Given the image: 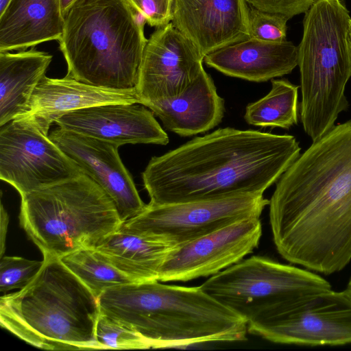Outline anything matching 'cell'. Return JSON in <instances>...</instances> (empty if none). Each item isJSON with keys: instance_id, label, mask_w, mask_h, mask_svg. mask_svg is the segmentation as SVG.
Instances as JSON below:
<instances>
[{"instance_id": "cell-1", "label": "cell", "mask_w": 351, "mask_h": 351, "mask_svg": "<svg viewBox=\"0 0 351 351\" xmlns=\"http://www.w3.org/2000/svg\"><path fill=\"white\" fill-rule=\"evenodd\" d=\"M278 253L326 275L351 261V120L335 125L277 181L269 202Z\"/></svg>"}, {"instance_id": "cell-2", "label": "cell", "mask_w": 351, "mask_h": 351, "mask_svg": "<svg viewBox=\"0 0 351 351\" xmlns=\"http://www.w3.org/2000/svg\"><path fill=\"white\" fill-rule=\"evenodd\" d=\"M300 151L292 135L219 128L152 157L142 178L152 204L263 195Z\"/></svg>"}, {"instance_id": "cell-3", "label": "cell", "mask_w": 351, "mask_h": 351, "mask_svg": "<svg viewBox=\"0 0 351 351\" xmlns=\"http://www.w3.org/2000/svg\"><path fill=\"white\" fill-rule=\"evenodd\" d=\"M100 312L136 330L151 348L246 339L247 322L199 287L125 284L106 289Z\"/></svg>"}, {"instance_id": "cell-4", "label": "cell", "mask_w": 351, "mask_h": 351, "mask_svg": "<svg viewBox=\"0 0 351 351\" xmlns=\"http://www.w3.org/2000/svg\"><path fill=\"white\" fill-rule=\"evenodd\" d=\"M98 300L59 257L43 265L25 287L2 295L3 328L30 345L49 350L100 349L95 330Z\"/></svg>"}, {"instance_id": "cell-5", "label": "cell", "mask_w": 351, "mask_h": 351, "mask_svg": "<svg viewBox=\"0 0 351 351\" xmlns=\"http://www.w3.org/2000/svg\"><path fill=\"white\" fill-rule=\"evenodd\" d=\"M145 23L125 0H78L58 40L66 75L99 87L136 88L147 43Z\"/></svg>"}, {"instance_id": "cell-6", "label": "cell", "mask_w": 351, "mask_h": 351, "mask_svg": "<svg viewBox=\"0 0 351 351\" xmlns=\"http://www.w3.org/2000/svg\"><path fill=\"white\" fill-rule=\"evenodd\" d=\"M351 17L341 0H315L303 19L298 47L305 133L316 141L335 125L349 103L345 92L351 77Z\"/></svg>"}, {"instance_id": "cell-7", "label": "cell", "mask_w": 351, "mask_h": 351, "mask_svg": "<svg viewBox=\"0 0 351 351\" xmlns=\"http://www.w3.org/2000/svg\"><path fill=\"white\" fill-rule=\"evenodd\" d=\"M21 197L20 223L43 255L95 249L123 223L110 197L84 173Z\"/></svg>"}, {"instance_id": "cell-8", "label": "cell", "mask_w": 351, "mask_h": 351, "mask_svg": "<svg viewBox=\"0 0 351 351\" xmlns=\"http://www.w3.org/2000/svg\"><path fill=\"white\" fill-rule=\"evenodd\" d=\"M200 287L247 324L283 315L332 290L327 280L307 269L261 256L241 260Z\"/></svg>"}, {"instance_id": "cell-9", "label": "cell", "mask_w": 351, "mask_h": 351, "mask_svg": "<svg viewBox=\"0 0 351 351\" xmlns=\"http://www.w3.org/2000/svg\"><path fill=\"white\" fill-rule=\"evenodd\" d=\"M269 200L263 195L152 204L149 203L121 228L140 236L184 244L235 222L260 218Z\"/></svg>"}, {"instance_id": "cell-10", "label": "cell", "mask_w": 351, "mask_h": 351, "mask_svg": "<svg viewBox=\"0 0 351 351\" xmlns=\"http://www.w3.org/2000/svg\"><path fill=\"white\" fill-rule=\"evenodd\" d=\"M84 173L30 117L0 126V178L23 197Z\"/></svg>"}, {"instance_id": "cell-11", "label": "cell", "mask_w": 351, "mask_h": 351, "mask_svg": "<svg viewBox=\"0 0 351 351\" xmlns=\"http://www.w3.org/2000/svg\"><path fill=\"white\" fill-rule=\"evenodd\" d=\"M247 331L276 343L351 344V296L330 290L283 315L247 323Z\"/></svg>"}, {"instance_id": "cell-12", "label": "cell", "mask_w": 351, "mask_h": 351, "mask_svg": "<svg viewBox=\"0 0 351 351\" xmlns=\"http://www.w3.org/2000/svg\"><path fill=\"white\" fill-rule=\"evenodd\" d=\"M261 235L259 218H250L178 245L164 261L158 281L186 282L213 276L252 252Z\"/></svg>"}, {"instance_id": "cell-13", "label": "cell", "mask_w": 351, "mask_h": 351, "mask_svg": "<svg viewBox=\"0 0 351 351\" xmlns=\"http://www.w3.org/2000/svg\"><path fill=\"white\" fill-rule=\"evenodd\" d=\"M204 56L171 22L151 35L144 49L136 92L143 104L173 98L204 69Z\"/></svg>"}, {"instance_id": "cell-14", "label": "cell", "mask_w": 351, "mask_h": 351, "mask_svg": "<svg viewBox=\"0 0 351 351\" xmlns=\"http://www.w3.org/2000/svg\"><path fill=\"white\" fill-rule=\"evenodd\" d=\"M49 138L110 197L124 223L146 205L119 156V146L58 128Z\"/></svg>"}, {"instance_id": "cell-15", "label": "cell", "mask_w": 351, "mask_h": 351, "mask_svg": "<svg viewBox=\"0 0 351 351\" xmlns=\"http://www.w3.org/2000/svg\"><path fill=\"white\" fill-rule=\"evenodd\" d=\"M153 112L138 103H112L68 112L55 123L59 128L106 141L125 144L166 145L169 136Z\"/></svg>"}, {"instance_id": "cell-16", "label": "cell", "mask_w": 351, "mask_h": 351, "mask_svg": "<svg viewBox=\"0 0 351 351\" xmlns=\"http://www.w3.org/2000/svg\"><path fill=\"white\" fill-rule=\"evenodd\" d=\"M246 0H173L171 23L206 55L250 38Z\"/></svg>"}, {"instance_id": "cell-17", "label": "cell", "mask_w": 351, "mask_h": 351, "mask_svg": "<svg viewBox=\"0 0 351 351\" xmlns=\"http://www.w3.org/2000/svg\"><path fill=\"white\" fill-rule=\"evenodd\" d=\"M112 103L140 104L141 99L136 88L119 90L99 87L68 75L62 78L45 75L33 91L27 112L23 116L32 117L49 134L53 123L68 112Z\"/></svg>"}, {"instance_id": "cell-18", "label": "cell", "mask_w": 351, "mask_h": 351, "mask_svg": "<svg viewBox=\"0 0 351 351\" xmlns=\"http://www.w3.org/2000/svg\"><path fill=\"white\" fill-rule=\"evenodd\" d=\"M204 62L226 75L263 82L291 73L298 66V47L287 40L248 38L206 55Z\"/></svg>"}, {"instance_id": "cell-19", "label": "cell", "mask_w": 351, "mask_h": 351, "mask_svg": "<svg viewBox=\"0 0 351 351\" xmlns=\"http://www.w3.org/2000/svg\"><path fill=\"white\" fill-rule=\"evenodd\" d=\"M151 110L168 130L181 136L206 132L218 125L225 112L224 100L212 77L202 71L178 96L143 104Z\"/></svg>"}, {"instance_id": "cell-20", "label": "cell", "mask_w": 351, "mask_h": 351, "mask_svg": "<svg viewBox=\"0 0 351 351\" xmlns=\"http://www.w3.org/2000/svg\"><path fill=\"white\" fill-rule=\"evenodd\" d=\"M64 23L60 0H10L0 12V52L58 40Z\"/></svg>"}, {"instance_id": "cell-21", "label": "cell", "mask_w": 351, "mask_h": 351, "mask_svg": "<svg viewBox=\"0 0 351 351\" xmlns=\"http://www.w3.org/2000/svg\"><path fill=\"white\" fill-rule=\"evenodd\" d=\"M52 58L34 47L16 53L0 52V126L27 113L33 91Z\"/></svg>"}, {"instance_id": "cell-22", "label": "cell", "mask_w": 351, "mask_h": 351, "mask_svg": "<svg viewBox=\"0 0 351 351\" xmlns=\"http://www.w3.org/2000/svg\"><path fill=\"white\" fill-rule=\"evenodd\" d=\"M177 245L148 238L121 228L106 237L96 248L108 262L135 282L158 280L160 268Z\"/></svg>"}, {"instance_id": "cell-23", "label": "cell", "mask_w": 351, "mask_h": 351, "mask_svg": "<svg viewBox=\"0 0 351 351\" xmlns=\"http://www.w3.org/2000/svg\"><path fill=\"white\" fill-rule=\"evenodd\" d=\"M270 91L247 105L245 121L251 125L288 130L298 121V86L289 81L271 80Z\"/></svg>"}, {"instance_id": "cell-24", "label": "cell", "mask_w": 351, "mask_h": 351, "mask_svg": "<svg viewBox=\"0 0 351 351\" xmlns=\"http://www.w3.org/2000/svg\"><path fill=\"white\" fill-rule=\"evenodd\" d=\"M60 259L97 300L108 288L136 283L104 258L95 249H80L64 255Z\"/></svg>"}, {"instance_id": "cell-25", "label": "cell", "mask_w": 351, "mask_h": 351, "mask_svg": "<svg viewBox=\"0 0 351 351\" xmlns=\"http://www.w3.org/2000/svg\"><path fill=\"white\" fill-rule=\"evenodd\" d=\"M96 341L100 349H147V340L136 330L101 313L99 315Z\"/></svg>"}, {"instance_id": "cell-26", "label": "cell", "mask_w": 351, "mask_h": 351, "mask_svg": "<svg viewBox=\"0 0 351 351\" xmlns=\"http://www.w3.org/2000/svg\"><path fill=\"white\" fill-rule=\"evenodd\" d=\"M43 265V260L32 261L19 256L1 257V292L25 287L36 277Z\"/></svg>"}, {"instance_id": "cell-27", "label": "cell", "mask_w": 351, "mask_h": 351, "mask_svg": "<svg viewBox=\"0 0 351 351\" xmlns=\"http://www.w3.org/2000/svg\"><path fill=\"white\" fill-rule=\"evenodd\" d=\"M289 20L285 16L264 12L248 5L250 38L266 42L285 41Z\"/></svg>"}, {"instance_id": "cell-28", "label": "cell", "mask_w": 351, "mask_h": 351, "mask_svg": "<svg viewBox=\"0 0 351 351\" xmlns=\"http://www.w3.org/2000/svg\"><path fill=\"white\" fill-rule=\"evenodd\" d=\"M130 8L142 15L152 27H162L171 22L173 0H125Z\"/></svg>"}, {"instance_id": "cell-29", "label": "cell", "mask_w": 351, "mask_h": 351, "mask_svg": "<svg viewBox=\"0 0 351 351\" xmlns=\"http://www.w3.org/2000/svg\"><path fill=\"white\" fill-rule=\"evenodd\" d=\"M254 8L286 16L289 19L305 13L315 0H246Z\"/></svg>"}, {"instance_id": "cell-30", "label": "cell", "mask_w": 351, "mask_h": 351, "mask_svg": "<svg viewBox=\"0 0 351 351\" xmlns=\"http://www.w3.org/2000/svg\"><path fill=\"white\" fill-rule=\"evenodd\" d=\"M9 221V217L3 207V204H1V257L3 256L5 250V241L7 232V228Z\"/></svg>"}, {"instance_id": "cell-31", "label": "cell", "mask_w": 351, "mask_h": 351, "mask_svg": "<svg viewBox=\"0 0 351 351\" xmlns=\"http://www.w3.org/2000/svg\"><path fill=\"white\" fill-rule=\"evenodd\" d=\"M62 14L64 18L78 0H60Z\"/></svg>"}, {"instance_id": "cell-32", "label": "cell", "mask_w": 351, "mask_h": 351, "mask_svg": "<svg viewBox=\"0 0 351 351\" xmlns=\"http://www.w3.org/2000/svg\"><path fill=\"white\" fill-rule=\"evenodd\" d=\"M10 0H0V12H1L8 5Z\"/></svg>"}, {"instance_id": "cell-33", "label": "cell", "mask_w": 351, "mask_h": 351, "mask_svg": "<svg viewBox=\"0 0 351 351\" xmlns=\"http://www.w3.org/2000/svg\"><path fill=\"white\" fill-rule=\"evenodd\" d=\"M349 43H350V49H351V22H350V29Z\"/></svg>"}, {"instance_id": "cell-34", "label": "cell", "mask_w": 351, "mask_h": 351, "mask_svg": "<svg viewBox=\"0 0 351 351\" xmlns=\"http://www.w3.org/2000/svg\"><path fill=\"white\" fill-rule=\"evenodd\" d=\"M346 289H348V290H351V278H350V281H349V282L348 284V286H347Z\"/></svg>"}, {"instance_id": "cell-35", "label": "cell", "mask_w": 351, "mask_h": 351, "mask_svg": "<svg viewBox=\"0 0 351 351\" xmlns=\"http://www.w3.org/2000/svg\"><path fill=\"white\" fill-rule=\"evenodd\" d=\"M346 290L348 292V293H349V294L350 295V296H351V290H348V289H346Z\"/></svg>"}]
</instances>
